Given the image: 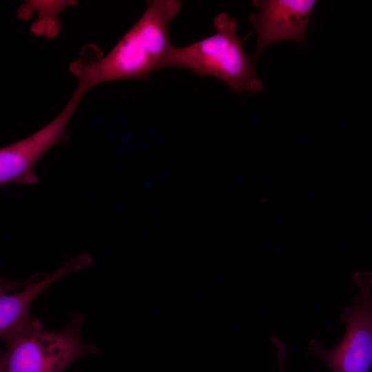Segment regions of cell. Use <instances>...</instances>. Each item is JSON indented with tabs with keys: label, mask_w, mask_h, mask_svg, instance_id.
Segmentation results:
<instances>
[{
	"label": "cell",
	"mask_w": 372,
	"mask_h": 372,
	"mask_svg": "<svg viewBox=\"0 0 372 372\" xmlns=\"http://www.w3.org/2000/svg\"><path fill=\"white\" fill-rule=\"evenodd\" d=\"M178 0L148 1L139 19L105 55L99 52L81 57L70 65L86 92L93 86L116 80H146L152 72L173 67L174 46L169 37L170 22L180 10Z\"/></svg>",
	"instance_id": "6da1fadb"
},
{
	"label": "cell",
	"mask_w": 372,
	"mask_h": 372,
	"mask_svg": "<svg viewBox=\"0 0 372 372\" xmlns=\"http://www.w3.org/2000/svg\"><path fill=\"white\" fill-rule=\"evenodd\" d=\"M213 26L212 35L187 46L174 48L173 67L214 76L237 92L260 91L263 84L244 52L237 34L236 19L222 12L214 18Z\"/></svg>",
	"instance_id": "7a4b0ae2"
},
{
	"label": "cell",
	"mask_w": 372,
	"mask_h": 372,
	"mask_svg": "<svg viewBox=\"0 0 372 372\" xmlns=\"http://www.w3.org/2000/svg\"><path fill=\"white\" fill-rule=\"evenodd\" d=\"M83 318L73 315L62 330H46L37 318L22 331L6 342L1 354L0 372H64L80 358L96 353L97 348L84 340Z\"/></svg>",
	"instance_id": "3957f363"
},
{
	"label": "cell",
	"mask_w": 372,
	"mask_h": 372,
	"mask_svg": "<svg viewBox=\"0 0 372 372\" xmlns=\"http://www.w3.org/2000/svg\"><path fill=\"white\" fill-rule=\"evenodd\" d=\"M353 280L359 293L343 308L341 320L346 331L342 340L331 349L316 340L308 342L309 350L331 372H371L372 369V272L356 271Z\"/></svg>",
	"instance_id": "277c9868"
},
{
	"label": "cell",
	"mask_w": 372,
	"mask_h": 372,
	"mask_svg": "<svg viewBox=\"0 0 372 372\" xmlns=\"http://www.w3.org/2000/svg\"><path fill=\"white\" fill-rule=\"evenodd\" d=\"M86 92L76 87L61 112L50 122L30 136L0 149V185H36L34 167L54 146L68 141L66 133L71 118Z\"/></svg>",
	"instance_id": "5b68a950"
},
{
	"label": "cell",
	"mask_w": 372,
	"mask_h": 372,
	"mask_svg": "<svg viewBox=\"0 0 372 372\" xmlns=\"http://www.w3.org/2000/svg\"><path fill=\"white\" fill-rule=\"evenodd\" d=\"M258 8L249 20L257 34L254 59L269 45L291 41L302 45L307 40V25L315 0H254Z\"/></svg>",
	"instance_id": "8992f818"
},
{
	"label": "cell",
	"mask_w": 372,
	"mask_h": 372,
	"mask_svg": "<svg viewBox=\"0 0 372 372\" xmlns=\"http://www.w3.org/2000/svg\"><path fill=\"white\" fill-rule=\"evenodd\" d=\"M92 263L89 254L83 253L70 259L52 273L40 280L25 281L23 290L8 293L0 292V335L6 342L25 329L31 322L30 305L36 297L50 285L66 274L82 269Z\"/></svg>",
	"instance_id": "52a82bcc"
},
{
	"label": "cell",
	"mask_w": 372,
	"mask_h": 372,
	"mask_svg": "<svg viewBox=\"0 0 372 372\" xmlns=\"http://www.w3.org/2000/svg\"><path fill=\"white\" fill-rule=\"evenodd\" d=\"M271 340L276 349L278 360L279 372H285L287 355L285 344L274 336L271 337Z\"/></svg>",
	"instance_id": "ba28073f"
},
{
	"label": "cell",
	"mask_w": 372,
	"mask_h": 372,
	"mask_svg": "<svg viewBox=\"0 0 372 372\" xmlns=\"http://www.w3.org/2000/svg\"><path fill=\"white\" fill-rule=\"evenodd\" d=\"M371 372H372V369H371Z\"/></svg>",
	"instance_id": "9c48e42d"
}]
</instances>
